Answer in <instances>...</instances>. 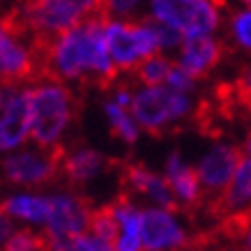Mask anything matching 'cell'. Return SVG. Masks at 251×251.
Instances as JSON below:
<instances>
[{"instance_id":"cell-1","label":"cell","mask_w":251,"mask_h":251,"mask_svg":"<svg viewBox=\"0 0 251 251\" xmlns=\"http://www.w3.org/2000/svg\"><path fill=\"white\" fill-rule=\"evenodd\" d=\"M104 25V21L92 19L42 44V67L46 74L62 81H78L85 76L111 81L115 76V65L108 53Z\"/></svg>"},{"instance_id":"cell-21","label":"cell","mask_w":251,"mask_h":251,"mask_svg":"<svg viewBox=\"0 0 251 251\" xmlns=\"http://www.w3.org/2000/svg\"><path fill=\"white\" fill-rule=\"evenodd\" d=\"M173 65H175V62L168 60L166 55H152V58L143 60L136 67L138 81L143 83V88H157V85H166L168 74H171Z\"/></svg>"},{"instance_id":"cell-3","label":"cell","mask_w":251,"mask_h":251,"mask_svg":"<svg viewBox=\"0 0 251 251\" xmlns=\"http://www.w3.org/2000/svg\"><path fill=\"white\" fill-rule=\"evenodd\" d=\"M30 95V138L42 150H58L65 136L72 113L74 97L58 81H39L28 88Z\"/></svg>"},{"instance_id":"cell-22","label":"cell","mask_w":251,"mask_h":251,"mask_svg":"<svg viewBox=\"0 0 251 251\" xmlns=\"http://www.w3.org/2000/svg\"><path fill=\"white\" fill-rule=\"evenodd\" d=\"M0 251H49L46 235L32 228H14Z\"/></svg>"},{"instance_id":"cell-26","label":"cell","mask_w":251,"mask_h":251,"mask_svg":"<svg viewBox=\"0 0 251 251\" xmlns=\"http://www.w3.org/2000/svg\"><path fill=\"white\" fill-rule=\"evenodd\" d=\"M194 85H196V78L191 76L189 72H184V69L175 62L173 69H171V74H168L166 88H171V90H175V92H182V95H189V92L194 90Z\"/></svg>"},{"instance_id":"cell-9","label":"cell","mask_w":251,"mask_h":251,"mask_svg":"<svg viewBox=\"0 0 251 251\" xmlns=\"http://www.w3.org/2000/svg\"><path fill=\"white\" fill-rule=\"evenodd\" d=\"M28 138H30L28 88L0 83V157L21 150Z\"/></svg>"},{"instance_id":"cell-5","label":"cell","mask_w":251,"mask_h":251,"mask_svg":"<svg viewBox=\"0 0 251 251\" xmlns=\"http://www.w3.org/2000/svg\"><path fill=\"white\" fill-rule=\"evenodd\" d=\"M129 111L141 129L157 134L171 122L187 118L194 111V101L189 99V95L175 92L166 85H157V88H141L138 92H134Z\"/></svg>"},{"instance_id":"cell-10","label":"cell","mask_w":251,"mask_h":251,"mask_svg":"<svg viewBox=\"0 0 251 251\" xmlns=\"http://www.w3.org/2000/svg\"><path fill=\"white\" fill-rule=\"evenodd\" d=\"M51 196V214L44 226L46 242L51 240H72L90 230L92 210L85 205L83 198L67 191H55Z\"/></svg>"},{"instance_id":"cell-24","label":"cell","mask_w":251,"mask_h":251,"mask_svg":"<svg viewBox=\"0 0 251 251\" xmlns=\"http://www.w3.org/2000/svg\"><path fill=\"white\" fill-rule=\"evenodd\" d=\"M90 233L115 247V240H118V221H115V214H113V205H104V207H99V210H92Z\"/></svg>"},{"instance_id":"cell-27","label":"cell","mask_w":251,"mask_h":251,"mask_svg":"<svg viewBox=\"0 0 251 251\" xmlns=\"http://www.w3.org/2000/svg\"><path fill=\"white\" fill-rule=\"evenodd\" d=\"M145 0H101V9L104 14H120V16H129L134 14Z\"/></svg>"},{"instance_id":"cell-28","label":"cell","mask_w":251,"mask_h":251,"mask_svg":"<svg viewBox=\"0 0 251 251\" xmlns=\"http://www.w3.org/2000/svg\"><path fill=\"white\" fill-rule=\"evenodd\" d=\"M237 92H240V97L247 106L251 108V65L244 69L242 78H240V85H237Z\"/></svg>"},{"instance_id":"cell-4","label":"cell","mask_w":251,"mask_h":251,"mask_svg":"<svg viewBox=\"0 0 251 251\" xmlns=\"http://www.w3.org/2000/svg\"><path fill=\"white\" fill-rule=\"evenodd\" d=\"M224 0H150L154 23L187 37L210 35L219 28Z\"/></svg>"},{"instance_id":"cell-20","label":"cell","mask_w":251,"mask_h":251,"mask_svg":"<svg viewBox=\"0 0 251 251\" xmlns=\"http://www.w3.org/2000/svg\"><path fill=\"white\" fill-rule=\"evenodd\" d=\"M104 113H106L111 131L120 138L122 143H129V145L136 143L138 134H141V127H138V122L134 120V115H131L129 108L120 106V104H115L113 99H111V101L104 104Z\"/></svg>"},{"instance_id":"cell-18","label":"cell","mask_w":251,"mask_h":251,"mask_svg":"<svg viewBox=\"0 0 251 251\" xmlns=\"http://www.w3.org/2000/svg\"><path fill=\"white\" fill-rule=\"evenodd\" d=\"M113 205V214L118 221V240L115 251H143L141 240V210L129 198H118Z\"/></svg>"},{"instance_id":"cell-13","label":"cell","mask_w":251,"mask_h":251,"mask_svg":"<svg viewBox=\"0 0 251 251\" xmlns=\"http://www.w3.org/2000/svg\"><path fill=\"white\" fill-rule=\"evenodd\" d=\"M125 182H127V187H129L131 191L150 198L154 203V207L171 210V212L177 210V198L173 196L166 177H161L159 173H154L152 168L143 166V164H127V166H125Z\"/></svg>"},{"instance_id":"cell-17","label":"cell","mask_w":251,"mask_h":251,"mask_svg":"<svg viewBox=\"0 0 251 251\" xmlns=\"http://www.w3.org/2000/svg\"><path fill=\"white\" fill-rule=\"evenodd\" d=\"M104 168H106V157L92 148H76L72 152H62L60 173L74 184L92 182L104 173Z\"/></svg>"},{"instance_id":"cell-33","label":"cell","mask_w":251,"mask_h":251,"mask_svg":"<svg viewBox=\"0 0 251 251\" xmlns=\"http://www.w3.org/2000/svg\"><path fill=\"white\" fill-rule=\"evenodd\" d=\"M12 0H0V7H5V5H9Z\"/></svg>"},{"instance_id":"cell-19","label":"cell","mask_w":251,"mask_h":251,"mask_svg":"<svg viewBox=\"0 0 251 251\" xmlns=\"http://www.w3.org/2000/svg\"><path fill=\"white\" fill-rule=\"evenodd\" d=\"M251 203V157H242L240 166L235 171L233 182L228 184V189L219 196V210L226 212L228 217H235L240 210Z\"/></svg>"},{"instance_id":"cell-7","label":"cell","mask_w":251,"mask_h":251,"mask_svg":"<svg viewBox=\"0 0 251 251\" xmlns=\"http://www.w3.org/2000/svg\"><path fill=\"white\" fill-rule=\"evenodd\" d=\"M25 37L12 16L0 14V83L21 85L42 69V51H35Z\"/></svg>"},{"instance_id":"cell-23","label":"cell","mask_w":251,"mask_h":251,"mask_svg":"<svg viewBox=\"0 0 251 251\" xmlns=\"http://www.w3.org/2000/svg\"><path fill=\"white\" fill-rule=\"evenodd\" d=\"M49 251H115V247L101 237L92 235V233H83L72 240H51Z\"/></svg>"},{"instance_id":"cell-2","label":"cell","mask_w":251,"mask_h":251,"mask_svg":"<svg viewBox=\"0 0 251 251\" xmlns=\"http://www.w3.org/2000/svg\"><path fill=\"white\" fill-rule=\"evenodd\" d=\"M101 0H21L12 16L25 35L46 44L81 25L85 14L99 12Z\"/></svg>"},{"instance_id":"cell-11","label":"cell","mask_w":251,"mask_h":251,"mask_svg":"<svg viewBox=\"0 0 251 251\" xmlns=\"http://www.w3.org/2000/svg\"><path fill=\"white\" fill-rule=\"evenodd\" d=\"M141 240L143 251H177L187 244V230L171 210L145 207L141 210Z\"/></svg>"},{"instance_id":"cell-32","label":"cell","mask_w":251,"mask_h":251,"mask_svg":"<svg viewBox=\"0 0 251 251\" xmlns=\"http://www.w3.org/2000/svg\"><path fill=\"white\" fill-rule=\"evenodd\" d=\"M240 2H244V5H247V9H251V0H240Z\"/></svg>"},{"instance_id":"cell-30","label":"cell","mask_w":251,"mask_h":251,"mask_svg":"<svg viewBox=\"0 0 251 251\" xmlns=\"http://www.w3.org/2000/svg\"><path fill=\"white\" fill-rule=\"evenodd\" d=\"M242 251H251V226L242 233Z\"/></svg>"},{"instance_id":"cell-8","label":"cell","mask_w":251,"mask_h":251,"mask_svg":"<svg viewBox=\"0 0 251 251\" xmlns=\"http://www.w3.org/2000/svg\"><path fill=\"white\" fill-rule=\"evenodd\" d=\"M62 150H42V148H21L16 152L0 157L2 180L16 187H39L51 182L60 173Z\"/></svg>"},{"instance_id":"cell-15","label":"cell","mask_w":251,"mask_h":251,"mask_svg":"<svg viewBox=\"0 0 251 251\" xmlns=\"http://www.w3.org/2000/svg\"><path fill=\"white\" fill-rule=\"evenodd\" d=\"M0 207L12 221L28 226H46L51 214V196L35 191H14L2 198Z\"/></svg>"},{"instance_id":"cell-16","label":"cell","mask_w":251,"mask_h":251,"mask_svg":"<svg viewBox=\"0 0 251 251\" xmlns=\"http://www.w3.org/2000/svg\"><path fill=\"white\" fill-rule=\"evenodd\" d=\"M221 60V44L212 35H201V37H187L180 46V67L189 72L194 78L207 74L217 62Z\"/></svg>"},{"instance_id":"cell-14","label":"cell","mask_w":251,"mask_h":251,"mask_svg":"<svg viewBox=\"0 0 251 251\" xmlns=\"http://www.w3.org/2000/svg\"><path fill=\"white\" fill-rule=\"evenodd\" d=\"M164 177H166L173 196L177 198V203L189 205V207L201 203V198H203V184L198 180L196 168L189 166L177 150H173L166 157V175Z\"/></svg>"},{"instance_id":"cell-12","label":"cell","mask_w":251,"mask_h":251,"mask_svg":"<svg viewBox=\"0 0 251 251\" xmlns=\"http://www.w3.org/2000/svg\"><path fill=\"white\" fill-rule=\"evenodd\" d=\"M240 161H242V154H240L235 145L230 143L212 145L196 164V173L201 184H203V189L224 194L228 189V184L233 182Z\"/></svg>"},{"instance_id":"cell-25","label":"cell","mask_w":251,"mask_h":251,"mask_svg":"<svg viewBox=\"0 0 251 251\" xmlns=\"http://www.w3.org/2000/svg\"><path fill=\"white\" fill-rule=\"evenodd\" d=\"M230 32L237 46L251 51V9H242L230 19Z\"/></svg>"},{"instance_id":"cell-31","label":"cell","mask_w":251,"mask_h":251,"mask_svg":"<svg viewBox=\"0 0 251 251\" xmlns=\"http://www.w3.org/2000/svg\"><path fill=\"white\" fill-rule=\"evenodd\" d=\"M247 150H249V157H251V131H249V136H247Z\"/></svg>"},{"instance_id":"cell-29","label":"cell","mask_w":251,"mask_h":251,"mask_svg":"<svg viewBox=\"0 0 251 251\" xmlns=\"http://www.w3.org/2000/svg\"><path fill=\"white\" fill-rule=\"evenodd\" d=\"M12 230H14V221L9 219L7 214L2 212V207H0V247L5 244L9 235H12Z\"/></svg>"},{"instance_id":"cell-6","label":"cell","mask_w":251,"mask_h":251,"mask_svg":"<svg viewBox=\"0 0 251 251\" xmlns=\"http://www.w3.org/2000/svg\"><path fill=\"white\" fill-rule=\"evenodd\" d=\"M104 32L111 60L118 69H136L143 60L152 58L154 51H159L152 21H106Z\"/></svg>"}]
</instances>
